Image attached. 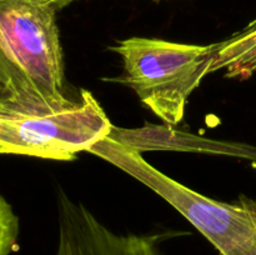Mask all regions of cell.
<instances>
[{
  "label": "cell",
  "instance_id": "obj_1",
  "mask_svg": "<svg viewBox=\"0 0 256 255\" xmlns=\"http://www.w3.org/2000/svg\"><path fill=\"white\" fill-rule=\"evenodd\" d=\"M2 94L32 106L59 110L65 74L56 10L28 0H0Z\"/></svg>",
  "mask_w": 256,
  "mask_h": 255
},
{
  "label": "cell",
  "instance_id": "obj_2",
  "mask_svg": "<svg viewBox=\"0 0 256 255\" xmlns=\"http://www.w3.org/2000/svg\"><path fill=\"white\" fill-rule=\"evenodd\" d=\"M89 152L146 185L192 222L220 255H256V200L222 202L194 192L152 166L139 149L109 135Z\"/></svg>",
  "mask_w": 256,
  "mask_h": 255
},
{
  "label": "cell",
  "instance_id": "obj_3",
  "mask_svg": "<svg viewBox=\"0 0 256 255\" xmlns=\"http://www.w3.org/2000/svg\"><path fill=\"white\" fill-rule=\"evenodd\" d=\"M220 42L179 44L152 38H128L110 48L124 62V79L140 102L169 125L182 120L188 100L210 74Z\"/></svg>",
  "mask_w": 256,
  "mask_h": 255
},
{
  "label": "cell",
  "instance_id": "obj_4",
  "mask_svg": "<svg viewBox=\"0 0 256 255\" xmlns=\"http://www.w3.org/2000/svg\"><path fill=\"white\" fill-rule=\"evenodd\" d=\"M114 126L94 95L62 109L32 106L0 94V154L72 160L112 135Z\"/></svg>",
  "mask_w": 256,
  "mask_h": 255
},
{
  "label": "cell",
  "instance_id": "obj_5",
  "mask_svg": "<svg viewBox=\"0 0 256 255\" xmlns=\"http://www.w3.org/2000/svg\"><path fill=\"white\" fill-rule=\"evenodd\" d=\"M56 255H162L159 235L119 234L80 202L58 194Z\"/></svg>",
  "mask_w": 256,
  "mask_h": 255
},
{
  "label": "cell",
  "instance_id": "obj_6",
  "mask_svg": "<svg viewBox=\"0 0 256 255\" xmlns=\"http://www.w3.org/2000/svg\"><path fill=\"white\" fill-rule=\"evenodd\" d=\"M224 70L230 79L246 80L256 72V26L222 42L210 72Z\"/></svg>",
  "mask_w": 256,
  "mask_h": 255
},
{
  "label": "cell",
  "instance_id": "obj_7",
  "mask_svg": "<svg viewBox=\"0 0 256 255\" xmlns=\"http://www.w3.org/2000/svg\"><path fill=\"white\" fill-rule=\"evenodd\" d=\"M19 238V218L12 205L0 194V255H10Z\"/></svg>",
  "mask_w": 256,
  "mask_h": 255
},
{
  "label": "cell",
  "instance_id": "obj_8",
  "mask_svg": "<svg viewBox=\"0 0 256 255\" xmlns=\"http://www.w3.org/2000/svg\"><path fill=\"white\" fill-rule=\"evenodd\" d=\"M2 86H0V94H2Z\"/></svg>",
  "mask_w": 256,
  "mask_h": 255
}]
</instances>
